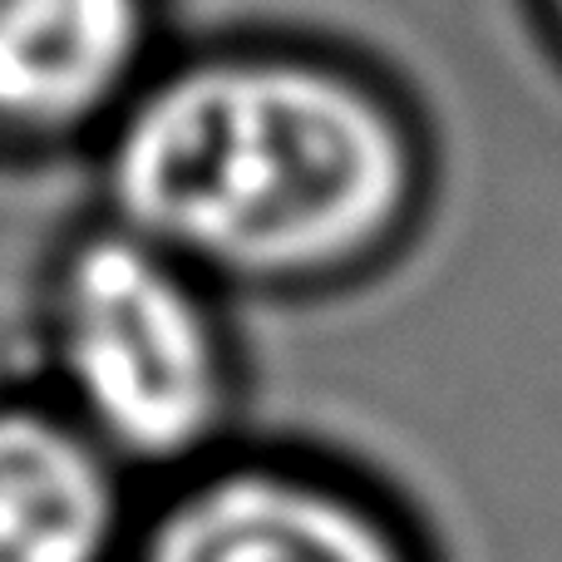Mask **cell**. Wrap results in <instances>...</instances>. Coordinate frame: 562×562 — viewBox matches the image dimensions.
Instances as JSON below:
<instances>
[{"label": "cell", "mask_w": 562, "mask_h": 562, "mask_svg": "<svg viewBox=\"0 0 562 562\" xmlns=\"http://www.w3.org/2000/svg\"><path fill=\"white\" fill-rule=\"evenodd\" d=\"M94 213L237 291H326L385 267L429 203L415 109L306 45L168 49L94 148Z\"/></svg>", "instance_id": "cell-1"}, {"label": "cell", "mask_w": 562, "mask_h": 562, "mask_svg": "<svg viewBox=\"0 0 562 562\" xmlns=\"http://www.w3.org/2000/svg\"><path fill=\"white\" fill-rule=\"evenodd\" d=\"M30 380L134 479H183L227 454L243 346L213 281L89 213L30 281Z\"/></svg>", "instance_id": "cell-2"}, {"label": "cell", "mask_w": 562, "mask_h": 562, "mask_svg": "<svg viewBox=\"0 0 562 562\" xmlns=\"http://www.w3.org/2000/svg\"><path fill=\"white\" fill-rule=\"evenodd\" d=\"M124 562H419L385 504L301 459L217 454L168 479Z\"/></svg>", "instance_id": "cell-3"}, {"label": "cell", "mask_w": 562, "mask_h": 562, "mask_svg": "<svg viewBox=\"0 0 562 562\" xmlns=\"http://www.w3.org/2000/svg\"><path fill=\"white\" fill-rule=\"evenodd\" d=\"M168 55V0H0V173L94 158Z\"/></svg>", "instance_id": "cell-4"}, {"label": "cell", "mask_w": 562, "mask_h": 562, "mask_svg": "<svg viewBox=\"0 0 562 562\" xmlns=\"http://www.w3.org/2000/svg\"><path fill=\"white\" fill-rule=\"evenodd\" d=\"M134 474L30 375L0 380V562H124Z\"/></svg>", "instance_id": "cell-5"}, {"label": "cell", "mask_w": 562, "mask_h": 562, "mask_svg": "<svg viewBox=\"0 0 562 562\" xmlns=\"http://www.w3.org/2000/svg\"><path fill=\"white\" fill-rule=\"evenodd\" d=\"M538 15H543L548 35H553V45L562 49V0H538Z\"/></svg>", "instance_id": "cell-6"}]
</instances>
